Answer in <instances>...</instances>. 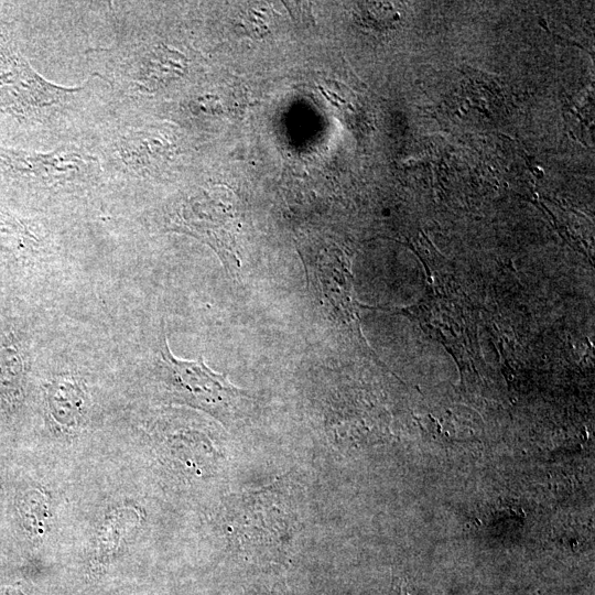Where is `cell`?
Masks as SVG:
<instances>
[{"label": "cell", "mask_w": 595, "mask_h": 595, "mask_svg": "<svg viewBox=\"0 0 595 595\" xmlns=\"http://www.w3.org/2000/svg\"><path fill=\"white\" fill-rule=\"evenodd\" d=\"M53 359L43 385L47 418L60 430L74 432L87 423L90 414L87 382L75 367V355L61 354Z\"/></svg>", "instance_id": "ba28073f"}, {"label": "cell", "mask_w": 595, "mask_h": 595, "mask_svg": "<svg viewBox=\"0 0 595 595\" xmlns=\"http://www.w3.org/2000/svg\"><path fill=\"white\" fill-rule=\"evenodd\" d=\"M140 524L136 509L121 508L113 511L102 523L96 540L98 555L109 558L131 537Z\"/></svg>", "instance_id": "9c48e42d"}, {"label": "cell", "mask_w": 595, "mask_h": 595, "mask_svg": "<svg viewBox=\"0 0 595 595\" xmlns=\"http://www.w3.org/2000/svg\"><path fill=\"white\" fill-rule=\"evenodd\" d=\"M151 374L173 400L203 410L219 420L236 416L248 399L226 375L210 369L201 356L196 360L176 357L170 349L164 325L148 356Z\"/></svg>", "instance_id": "5b68a950"}, {"label": "cell", "mask_w": 595, "mask_h": 595, "mask_svg": "<svg viewBox=\"0 0 595 595\" xmlns=\"http://www.w3.org/2000/svg\"><path fill=\"white\" fill-rule=\"evenodd\" d=\"M307 290L324 320L346 325L350 298L349 271L340 250L324 240L299 249Z\"/></svg>", "instance_id": "52a82bcc"}, {"label": "cell", "mask_w": 595, "mask_h": 595, "mask_svg": "<svg viewBox=\"0 0 595 595\" xmlns=\"http://www.w3.org/2000/svg\"><path fill=\"white\" fill-rule=\"evenodd\" d=\"M99 159L111 197H136L160 182L182 154L180 136L150 111L113 106L83 140Z\"/></svg>", "instance_id": "3957f363"}, {"label": "cell", "mask_w": 595, "mask_h": 595, "mask_svg": "<svg viewBox=\"0 0 595 595\" xmlns=\"http://www.w3.org/2000/svg\"><path fill=\"white\" fill-rule=\"evenodd\" d=\"M112 108V91L96 75L83 86L51 83L0 33V112L31 130L40 150L83 141Z\"/></svg>", "instance_id": "6da1fadb"}, {"label": "cell", "mask_w": 595, "mask_h": 595, "mask_svg": "<svg viewBox=\"0 0 595 595\" xmlns=\"http://www.w3.org/2000/svg\"><path fill=\"white\" fill-rule=\"evenodd\" d=\"M396 595H409L407 592H404L403 589H398V592L396 593Z\"/></svg>", "instance_id": "30bf717a"}, {"label": "cell", "mask_w": 595, "mask_h": 595, "mask_svg": "<svg viewBox=\"0 0 595 595\" xmlns=\"http://www.w3.org/2000/svg\"><path fill=\"white\" fill-rule=\"evenodd\" d=\"M111 8L113 40L86 56L94 75L111 89L116 106L150 111L154 100L188 77L192 60L159 34L145 3L117 2Z\"/></svg>", "instance_id": "7a4b0ae2"}, {"label": "cell", "mask_w": 595, "mask_h": 595, "mask_svg": "<svg viewBox=\"0 0 595 595\" xmlns=\"http://www.w3.org/2000/svg\"><path fill=\"white\" fill-rule=\"evenodd\" d=\"M238 226L236 198L220 185L191 187L172 203L165 217L167 230L186 234L209 246L229 272L240 267Z\"/></svg>", "instance_id": "8992f818"}, {"label": "cell", "mask_w": 595, "mask_h": 595, "mask_svg": "<svg viewBox=\"0 0 595 595\" xmlns=\"http://www.w3.org/2000/svg\"><path fill=\"white\" fill-rule=\"evenodd\" d=\"M0 167L46 213L71 218L108 201L101 163L85 141L48 150L2 148Z\"/></svg>", "instance_id": "277c9868"}]
</instances>
